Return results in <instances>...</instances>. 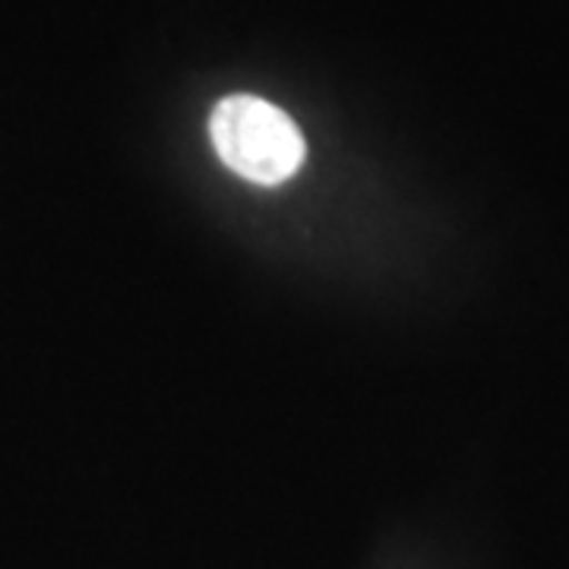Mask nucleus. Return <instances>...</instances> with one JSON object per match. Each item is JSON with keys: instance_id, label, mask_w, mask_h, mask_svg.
I'll return each mask as SVG.
<instances>
[{"instance_id": "1", "label": "nucleus", "mask_w": 569, "mask_h": 569, "mask_svg": "<svg viewBox=\"0 0 569 569\" xmlns=\"http://www.w3.org/2000/svg\"><path fill=\"white\" fill-rule=\"evenodd\" d=\"M209 140L238 178L279 187L298 174L307 146L298 123L279 104L257 96H228L212 108Z\"/></svg>"}]
</instances>
